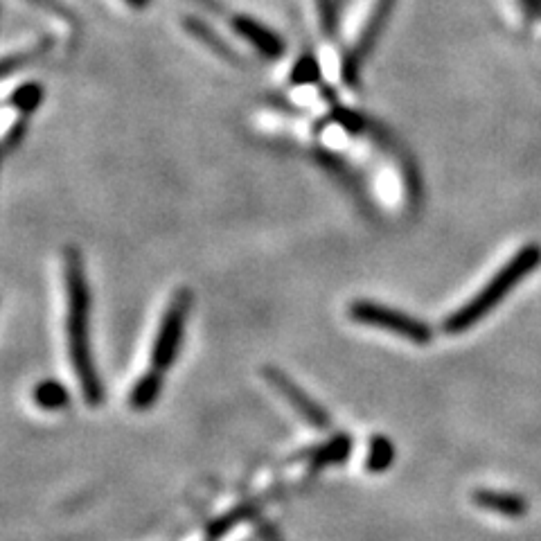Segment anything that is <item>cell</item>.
<instances>
[{"instance_id":"1","label":"cell","mask_w":541,"mask_h":541,"mask_svg":"<svg viewBox=\"0 0 541 541\" xmlns=\"http://www.w3.org/2000/svg\"><path fill=\"white\" fill-rule=\"evenodd\" d=\"M64 280H66V332H68V348L70 359L77 372L79 386L86 402L97 406L102 402L104 390L93 366L91 341H88V291L84 282V271L79 255L73 248H68L64 255Z\"/></svg>"},{"instance_id":"2","label":"cell","mask_w":541,"mask_h":541,"mask_svg":"<svg viewBox=\"0 0 541 541\" xmlns=\"http://www.w3.org/2000/svg\"><path fill=\"white\" fill-rule=\"evenodd\" d=\"M541 262V251L537 246H528L521 248V251L512 257V260L499 269V273L487 282V285L478 291V294L458 309L454 316L447 318L445 323V332L449 334H460L472 327L476 321L492 312L494 305L499 303L501 298H505L512 291V287L517 285L519 280H523L528 273L535 269V266Z\"/></svg>"},{"instance_id":"3","label":"cell","mask_w":541,"mask_h":541,"mask_svg":"<svg viewBox=\"0 0 541 541\" xmlns=\"http://www.w3.org/2000/svg\"><path fill=\"white\" fill-rule=\"evenodd\" d=\"M350 318L363 325L393 332L397 336H402V339H409L418 345L431 341V330L422 321H415V318L406 316L402 312H395V309H388L384 305L359 300V303L350 305Z\"/></svg>"},{"instance_id":"4","label":"cell","mask_w":541,"mask_h":541,"mask_svg":"<svg viewBox=\"0 0 541 541\" xmlns=\"http://www.w3.org/2000/svg\"><path fill=\"white\" fill-rule=\"evenodd\" d=\"M188 312H190V294L188 291H179L170 307H167L161 330H158L152 348V366L156 372H165L174 363L185 332V318H188Z\"/></svg>"},{"instance_id":"5","label":"cell","mask_w":541,"mask_h":541,"mask_svg":"<svg viewBox=\"0 0 541 541\" xmlns=\"http://www.w3.org/2000/svg\"><path fill=\"white\" fill-rule=\"evenodd\" d=\"M264 377L269 384L278 390V393L287 399V402L294 406V411L303 418L305 422L312 424L316 429H327L330 427V415L323 409L321 404H316L312 397H309L303 388H300L296 381H291L285 372L278 368H264Z\"/></svg>"},{"instance_id":"6","label":"cell","mask_w":541,"mask_h":541,"mask_svg":"<svg viewBox=\"0 0 541 541\" xmlns=\"http://www.w3.org/2000/svg\"><path fill=\"white\" fill-rule=\"evenodd\" d=\"M472 499L481 510L496 512V514H501V517L517 519V517H523V514H528V501L510 492L478 490L474 492Z\"/></svg>"},{"instance_id":"7","label":"cell","mask_w":541,"mask_h":541,"mask_svg":"<svg viewBox=\"0 0 541 541\" xmlns=\"http://www.w3.org/2000/svg\"><path fill=\"white\" fill-rule=\"evenodd\" d=\"M235 30L242 34L246 41H251L253 46L266 57H280L282 50H285V46H282V41L276 37V34H273L271 30H266L264 25L255 23L253 19H246V16L235 19Z\"/></svg>"},{"instance_id":"8","label":"cell","mask_w":541,"mask_h":541,"mask_svg":"<svg viewBox=\"0 0 541 541\" xmlns=\"http://www.w3.org/2000/svg\"><path fill=\"white\" fill-rule=\"evenodd\" d=\"M350 451H352V440H350V436L341 433V436H334L332 440H327L325 445L318 447L312 454V460H309V463H312V469H325V467H332V465H341L350 458Z\"/></svg>"},{"instance_id":"9","label":"cell","mask_w":541,"mask_h":541,"mask_svg":"<svg viewBox=\"0 0 541 541\" xmlns=\"http://www.w3.org/2000/svg\"><path fill=\"white\" fill-rule=\"evenodd\" d=\"M161 390H163V372L154 370V372H149V375L138 379V384L131 390L129 402L133 409L145 411L156 402L158 395H161Z\"/></svg>"},{"instance_id":"10","label":"cell","mask_w":541,"mask_h":541,"mask_svg":"<svg viewBox=\"0 0 541 541\" xmlns=\"http://www.w3.org/2000/svg\"><path fill=\"white\" fill-rule=\"evenodd\" d=\"M34 404H39L43 411H61L70 404V395L64 384L59 381H41V384L34 388Z\"/></svg>"},{"instance_id":"11","label":"cell","mask_w":541,"mask_h":541,"mask_svg":"<svg viewBox=\"0 0 541 541\" xmlns=\"http://www.w3.org/2000/svg\"><path fill=\"white\" fill-rule=\"evenodd\" d=\"M393 460H395L393 442L384 436H375L370 440V451H368V458H366L368 472H372V474L386 472V469L393 465Z\"/></svg>"},{"instance_id":"12","label":"cell","mask_w":541,"mask_h":541,"mask_svg":"<svg viewBox=\"0 0 541 541\" xmlns=\"http://www.w3.org/2000/svg\"><path fill=\"white\" fill-rule=\"evenodd\" d=\"M39 100H41V88H39V86H34V84L23 86L21 91L14 95V104L19 106L21 111H30V109H34V106L39 104Z\"/></svg>"},{"instance_id":"13","label":"cell","mask_w":541,"mask_h":541,"mask_svg":"<svg viewBox=\"0 0 541 541\" xmlns=\"http://www.w3.org/2000/svg\"><path fill=\"white\" fill-rule=\"evenodd\" d=\"M318 77V68H316V61L309 59V57H303L296 64L294 68V82L298 84H307V82H314V79Z\"/></svg>"},{"instance_id":"14","label":"cell","mask_w":541,"mask_h":541,"mask_svg":"<svg viewBox=\"0 0 541 541\" xmlns=\"http://www.w3.org/2000/svg\"><path fill=\"white\" fill-rule=\"evenodd\" d=\"M260 541H285V539H282L276 528L266 523V526H260Z\"/></svg>"}]
</instances>
